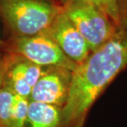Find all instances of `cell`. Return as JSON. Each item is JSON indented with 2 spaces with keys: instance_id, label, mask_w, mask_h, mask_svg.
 <instances>
[{
  "instance_id": "6da1fadb",
  "label": "cell",
  "mask_w": 127,
  "mask_h": 127,
  "mask_svg": "<svg viewBox=\"0 0 127 127\" xmlns=\"http://www.w3.org/2000/svg\"><path fill=\"white\" fill-rule=\"evenodd\" d=\"M126 68L127 30H117L73 71L68 99L62 108L64 127L84 126L93 104Z\"/></svg>"
},
{
  "instance_id": "7a4b0ae2",
  "label": "cell",
  "mask_w": 127,
  "mask_h": 127,
  "mask_svg": "<svg viewBox=\"0 0 127 127\" xmlns=\"http://www.w3.org/2000/svg\"><path fill=\"white\" fill-rule=\"evenodd\" d=\"M49 0H0V12L16 37L43 34L63 10Z\"/></svg>"
},
{
  "instance_id": "3957f363",
  "label": "cell",
  "mask_w": 127,
  "mask_h": 127,
  "mask_svg": "<svg viewBox=\"0 0 127 127\" xmlns=\"http://www.w3.org/2000/svg\"><path fill=\"white\" fill-rule=\"evenodd\" d=\"M63 7L66 15L87 41L91 52L102 46L117 32L112 20L94 6L69 3Z\"/></svg>"
},
{
  "instance_id": "277c9868",
  "label": "cell",
  "mask_w": 127,
  "mask_h": 127,
  "mask_svg": "<svg viewBox=\"0 0 127 127\" xmlns=\"http://www.w3.org/2000/svg\"><path fill=\"white\" fill-rule=\"evenodd\" d=\"M10 50L12 54L44 68L63 67L73 71L78 66L50 37L43 34L15 37Z\"/></svg>"
},
{
  "instance_id": "5b68a950",
  "label": "cell",
  "mask_w": 127,
  "mask_h": 127,
  "mask_svg": "<svg viewBox=\"0 0 127 127\" xmlns=\"http://www.w3.org/2000/svg\"><path fill=\"white\" fill-rule=\"evenodd\" d=\"M43 35L50 37L64 54L78 65L91 54L87 41L69 20L64 8Z\"/></svg>"
},
{
  "instance_id": "8992f818",
  "label": "cell",
  "mask_w": 127,
  "mask_h": 127,
  "mask_svg": "<svg viewBox=\"0 0 127 127\" xmlns=\"http://www.w3.org/2000/svg\"><path fill=\"white\" fill-rule=\"evenodd\" d=\"M73 70L63 67L46 68L32 91L30 100L63 108L67 101Z\"/></svg>"
},
{
  "instance_id": "52a82bcc",
  "label": "cell",
  "mask_w": 127,
  "mask_h": 127,
  "mask_svg": "<svg viewBox=\"0 0 127 127\" xmlns=\"http://www.w3.org/2000/svg\"><path fill=\"white\" fill-rule=\"evenodd\" d=\"M27 127H64L62 108L30 100Z\"/></svg>"
},
{
  "instance_id": "ba28073f",
  "label": "cell",
  "mask_w": 127,
  "mask_h": 127,
  "mask_svg": "<svg viewBox=\"0 0 127 127\" xmlns=\"http://www.w3.org/2000/svg\"><path fill=\"white\" fill-rule=\"evenodd\" d=\"M5 81L17 96L30 99L32 88L29 85L25 74L23 58L13 54V60L7 70Z\"/></svg>"
},
{
  "instance_id": "9c48e42d",
  "label": "cell",
  "mask_w": 127,
  "mask_h": 127,
  "mask_svg": "<svg viewBox=\"0 0 127 127\" xmlns=\"http://www.w3.org/2000/svg\"><path fill=\"white\" fill-rule=\"evenodd\" d=\"M16 96L4 80L0 92V127H12V115Z\"/></svg>"
},
{
  "instance_id": "30bf717a",
  "label": "cell",
  "mask_w": 127,
  "mask_h": 127,
  "mask_svg": "<svg viewBox=\"0 0 127 127\" xmlns=\"http://www.w3.org/2000/svg\"><path fill=\"white\" fill-rule=\"evenodd\" d=\"M60 2L61 6L69 3H85L97 7L107 15L115 23L118 29L119 6L118 0H56Z\"/></svg>"
},
{
  "instance_id": "8fae6325",
  "label": "cell",
  "mask_w": 127,
  "mask_h": 127,
  "mask_svg": "<svg viewBox=\"0 0 127 127\" xmlns=\"http://www.w3.org/2000/svg\"><path fill=\"white\" fill-rule=\"evenodd\" d=\"M30 99L16 96L12 115V127H27Z\"/></svg>"
},
{
  "instance_id": "7c38bea8",
  "label": "cell",
  "mask_w": 127,
  "mask_h": 127,
  "mask_svg": "<svg viewBox=\"0 0 127 127\" xmlns=\"http://www.w3.org/2000/svg\"><path fill=\"white\" fill-rule=\"evenodd\" d=\"M12 60H13V54H12V53H9V54L0 57V92H1L7 70H8V68Z\"/></svg>"
},
{
  "instance_id": "4fadbf2b",
  "label": "cell",
  "mask_w": 127,
  "mask_h": 127,
  "mask_svg": "<svg viewBox=\"0 0 127 127\" xmlns=\"http://www.w3.org/2000/svg\"><path fill=\"white\" fill-rule=\"evenodd\" d=\"M118 30H127V0H118Z\"/></svg>"
},
{
  "instance_id": "5bb4252c",
  "label": "cell",
  "mask_w": 127,
  "mask_h": 127,
  "mask_svg": "<svg viewBox=\"0 0 127 127\" xmlns=\"http://www.w3.org/2000/svg\"><path fill=\"white\" fill-rule=\"evenodd\" d=\"M49 1H52V2H56L57 1H56V0H49Z\"/></svg>"
}]
</instances>
